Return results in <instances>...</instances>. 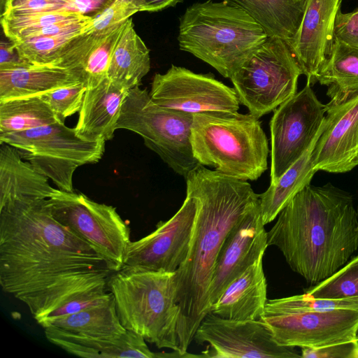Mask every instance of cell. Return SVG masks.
<instances>
[{"mask_svg":"<svg viewBox=\"0 0 358 358\" xmlns=\"http://www.w3.org/2000/svg\"><path fill=\"white\" fill-rule=\"evenodd\" d=\"M274 306L289 310L317 311L336 308L358 309V296L342 299H318L307 294L269 299Z\"/></svg>","mask_w":358,"mask_h":358,"instance_id":"35","label":"cell"},{"mask_svg":"<svg viewBox=\"0 0 358 358\" xmlns=\"http://www.w3.org/2000/svg\"><path fill=\"white\" fill-rule=\"evenodd\" d=\"M48 326L80 336L107 339L120 338L127 331L120 320L113 296L103 304L55 319L43 328Z\"/></svg>","mask_w":358,"mask_h":358,"instance_id":"28","label":"cell"},{"mask_svg":"<svg viewBox=\"0 0 358 358\" xmlns=\"http://www.w3.org/2000/svg\"><path fill=\"white\" fill-rule=\"evenodd\" d=\"M84 15L71 10L38 12L27 14H8L1 17V25L5 36L14 41L20 34L51 24L85 19Z\"/></svg>","mask_w":358,"mask_h":358,"instance_id":"30","label":"cell"},{"mask_svg":"<svg viewBox=\"0 0 358 358\" xmlns=\"http://www.w3.org/2000/svg\"><path fill=\"white\" fill-rule=\"evenodd\" d=\"M279 345L320 348L358 336V309L296 311L278 308L269 300L261 320Z\"/></svg>","mask_w":358,"mask_h":358,"instance_id":"12","label":"cell"},{"mask_svg":"<svg viewBox=\"0 0 358 358\" xmlns=\"http://www.w3.org/2000/svg\"><path fill=\"white\" fill-rule=\"evenodd\" d=\"M74 36H38L14 43L20 56L31 64L52 66L62 47Z\"/></svg>","mask_w":358,"mask_h":358,"instance_id":"33","label":"cell"},{"mask_svg":"<svg viewBox=\"0 0 358 358\" xmlns=\"http://www.w3.org/2000/svg\"><path fill=\"white\" fill-rule=\"evenodd\" d=\"M318 138L276 182L270 183L268 188L259 194L264 225L273 221L288 202L303 188L310 184L317 172L313 166L312 152Z\"/></svg>","mask_w":358,"mask_h":358,"instance_id":"27","label":"cell"},{"mask_svg":"<svg viewBox=\"0 0 358 358\" xmlns=\"http://www.w3.org/2000/svg\"><path fill=\"white\" fill-rule=\"evenodd\" d=\"M47 203L54 218L88 243L102 257L109 270L124 266L131 242L130 229L112 206L86 195L56 189Z\"/></svg>","mask_w":358,"mask_h":358,"instance_id":"10","label":"cell"},{"mask_svg":"<svg viewBox=\"0 0 358 358\" xmlns=\"http://www.w3.org/2000/svg\"><path fill=\"white\" fill-rule=\"evenodd\" d=\"M301 74L289 43L268 37L230 80L240 103L259 119L296 94Z\"/></svg>","mask_w":358,"mask_h":358,"instance_id":"9","label":"cell"},{"mask_svg":"<svg viewBox=\"0 0 358 358\" xmlns=\"http://www.w3.org/2000/svg\"><path fill=\"white\" fill-rule=\"evenodd\" d=\"M222 1L245 11L268 37L280 38L289 45L300 26L306 0Z\"/></svg>","mask_w":358,"mask_h":358,"instance_id":"25","label":"cell"},{"mask_svg":"<svg viewBox=\"0 0 358 358\" xmlns=\"http://www.w3.org/2000/svg\"><path fill=\"white\" fill-rule=\"evenodd\" d=\"M190 141L200 164L230 177L255 180L268 168V139L259 119L250 113L194 114Z\"/></svg>","mask_w":358,"mask_h":358,"instance_id":"6","label":"cell"},{"mask_svg":"<svg viewBox=\"0 0 358 358\" xmlns=\"http://www.w3.org/2000/svg\"><path fill=\"white\" fill-rule=\"evenodd\" d=\"M141 7V12H158L173 7L183 0H137Z\"/></svg>","mask_w":358,"mask_h":358,"instance_id":"43","label":"cell"},{"mask_svg":"<svg viewBox=\"0 0 358 358\" xmlns=\"http://www.w3.org/2000/svg\"><path fill=\"white\" fill-rule=\"evenodd\" d=\"M186 195L197 212L185 261L175 272L178 354L187 349L210 313L209 287L222 246L231 229L259 201L250 183L197 165L186 176Z\"/></svg>","mask_w":358,"mask_h":358,"instance_id":"2","label":"cell"},{"mask_svg":"<svg viewBox=\"0 0 358 358\" xmlns=\"http://www.w3.org/2000/svg\"><path fill=\"white\" fill-rule=\"evenodd\" d=\"M196 212V199L186 195L182 205L172 217L160 221L152 232L129 243L124 266L151 271L176 272L188 255Z\"/></svg>","mask_w":358,"mask_h":358,"instance_id":"15","label":"cell"},{"mask_svg":"<svg viewBox=\"0 0 358 358\" xmlns=\"http://www.w3.org/2000/svg\"><path fill=\"white\" fill-rule=\"evenodd\" d=\"M52 1L58 2V3H60L63 4V5H64L65 6H66L67 8H69V9L73 10L72 9V8H71V5H70V3H69L68 0H52Z\"/></svg>","mask_w":358,"mask_h":358,"instance_id":"44","label":"cell"},{"mask_svg":"<svg viewBox=\"0 0 358 358\" xmlns=\"http://www.w3.org/2000/svg\"><path fill=\"white\" fill-rule=\"evenodd\" d=\"M150 96L157 104L190 114L236 113L240 101L234 88L211 74L196 73L172 65L165 73H155Z\"/></svg>","mask_w":358,"mask_h":358,"instance_id":"13","label":"cell"},{"mask_svg":"<svg viewBox=\"0 0 358 358\" xmlns=\"http://www.w3.org/2000/svg\"><path fill=\"white\" fill-rule=\"evenodd\" d=\"M327 106L325 127L312 152L315 169L346 173L358 165V94Z\"/></svg>","mask_w":358,"mask_h":358,"instance_id":"17","label":"cell"},{"mask_svg":"<svg viewBox=\"0 0 358 358\" xmlns=\"http://www.w3.org/2000/svg\"><path fill=\"white\" fill-rule=\"evenodd\" d=\"M306 294L318 299L358 296V255L334 274L307 289Z\"/></svg>","mask_w":358,"mask_h":358,"instance_id":"32","label":"cell"},{"mask_svg":"<svg viewBox=\"0 0 358 358\" xmlns=\"http://www.w3.org/2000/svg\"><path fill=\"white\" fill-rule=\"evenodd\" d=\"M127 22L108 31L88 55L83 66V80L87 88L95 87L107 78L113 51Z\"/></svg>","mask_w":358,"mask_h":358,"instance_id":"31","label":"cell"},{"mask_svg":"<svg viewBox=\"0 0 358 358\" xmlns=\"http://www.w3.org/2000/svg\"><path fill=\"white\" fill-rule=\"evenodd\" d=\"M17 150L21 157L51 180L58 189L73 192L76 170L98 162L105 150V141H87L75 128L64 122L13 133H0V143Z\"/></svg>","mask_w":358,"mask_h":358,"instance_id":"8","label":"cell"},{"mask_svg":"<svg viewBox=\"0 0 358 358\" xmlns=\"http://www.w3.org/2000/svg\"><path fill=\"white\" fill-rule=\"evenodd\" d=\"M72 9L84 15L94 17L113 0H68Z\"/></svg>","mask_w":358,"mask_h":358,"instance_id":"42","label":"cell"},{"mask_svg":"<svg viewBox=\"0 0 358 358\" xmlns=\"http://www.w3.org/2000/svg\"><path fill=\"white\" fill-rule=\"evenodd\" d=\"M287 264L315 285L343 267L358 249V215L352 195L331 182L306 185L267 232Z\"/></svg>","mask_w":358,"mask_h":358,"instance_id":"3","label":"cell"},{"mask_svg":"<svg viewBox=\"0 0 358 358\" xmlns=\"http://www.w3.org/2000/svg\"><path fill=\"white\" fill-rule=\"evenodd\" d=\"M315 81L327 86V106L342 103L358 94V47L334 40Z\"/></svg>","mask_w":358,"mask_h":358,"instance_id":"24","label":"cell"},{"mask_svg":"<svg viewBox=\"0 0 358 358\" xmlns=\"http://www.w3.org/2000/svg\"><path fill=\"white\" fill-rule=\"evenodd\" d=\"M267 247L259 201L231 229L222 246L209 287L210 307L233 280L263 257Z\"/></svg>","mask_w":358,"mask_h":358,"instance_id":"16","label":"cell"},{"mask_svg":"<svg viewBox=\"0 0 358 358\" xmlns=\"http://www.w3.org/2000/svg\"><path fill=\"white\" fill-rule=\"evenodd\" d=\"M192 122V114L161 106L146 89L136 86L124 100L116 129L140 135L149 149L185 178L199 164L190 141Z\"/></svg>","mask_w":358,"mask_h":358,"instance_id":"7","label":"cell"},{"mask_svg":"<svg viewBox=\"0 0 358 358\" xmlns=\"http://www.w3.org/2000/svg\"><path fill=\"white\" fill-rule=\"evenodd\" d=\"M59 122L42 95L0 101V133H13Z\"/></svg>","mask_w":358,"mask_h":358,"instance_id":"29","label":"cell"},{"mask_svg":"<svg viewBox=\"0 0 358 358\" xmlns=\"http://www.w3.org/2000/svg\"><path fill=\"white\" fill-rule=\"evenodd\" d=\"M87 90L84 83L62 87L42 94L50 104L58 120H64L79 112Z\"/></svg>","mask_w":358,"mask_h":358,"instance_id":"36","label":"cell"},{"mask_svg":"<svg viewBox=\"0 0 358 358\" xmlns=\"http://www.w3.org/2000/svg\"><path fill=\"white\" fill-rule=\"evenodd\" d=\"M303 358H358V336L320 348H301Z\"/></svg>","mask_w":358,"mask_h":358,"instance_id":"39","label":"cell"},{"mask_svg":"<svg viewBox=\"0 0 358 358\" xmlns=\"http://www.w3.org/2000/svg\"><path fill=\"white\" fill-rule=\"evenodd\" d=\"M111 273L88 243L54 218L47 199L0 208V284L37 322L77 296L107 290Z\"/></svg>","mask_w":358,"mask_h":358,"instance_id":"1","label":"cell"},{"mask_svg":"<svg viewBox=\"0 0 358 358\" xmlns=\"http://www.w3.org/2000/svg\"><path fill=\"white\" fill-rule=\"evenodd\" d=\"M80 83V73L52 66L0 71V101L42 95Z\"/></svg>","mask_w":358,"mask_h":358,"instance_id":"23","label":"cell"},{"mask_svg":"<svg viewBox=\"0 0 358 358\" xmlns=\"http://www.w3.org/2000/svg\"><path fill=\"white\" fill-rule=\"evenodd\" d=\"M327 106L309 83L280 105L270 121L271 182L303 155L325 127Z\"/></svg>","mask_w":358,"mask_h":358,"instance_id":"11","label":"cell"},{"mask_svg":"<svg viewBox=\"0 0 358 358\" xmlns=\"http://www.w3.org/2000/svg\"><path fill=\"white\" fill-rule=\"evenodd\" d=\"M208 343L202 357L215 358H299L293 347L278 345L268 327L259 320H234L209 313L197 329L194 340Z\"/></svg>","mask_w":358,"mask_h":358,"instance_id":"14","label":"cell"},{"mask_svg":"<svg viewBox=\"0 0 358 358\" xmlns=\"http://www.w3.org/2000/svg\"><path fill=\"white\" fill-rule=\"evenodd\" d=\"M107 288L127 330L141 335L158 348L172 350L171 357H178L180 310L176 301L175 272L124 266L110 274Z\"/></svg>","mask_w":358,"mask_h":358,"instance_id":"5","label":"cell"},{"mask_svg":"<svg viewBox=\"0 0 358 358\" xmlns=\"http://www.w3.org/2000/svg\"><path fill=\"white\" fill-rule=\"evenodd\" d=\"M61 10L71 9L52 0H7L1 16L8 14H27Z\"/></svg>","mask_w":358,"mask_h":358,"instance_id":"40","label":"cell"},{"mask_svg":"<svg viewBox=\"0 0 358 358\" xmlns=\"http://www.w3.org/2000/svg\"><path fill=\"white\" fill-rule=\"evenodd\" d=\"M10 41V40H9ZM34 64L19 54L14 42L1 41L0 43V71L26 68Z\"/></svg>","mask_w":358,"mask_h":358,"instance_id":"41","label":"cell"},{"mask_svg":"<svg viewBox=\"0 0 358 358\" xmlns=\"http://www.w3.org/2000/svg\"><path fill=\"white\" fill-rule=\"evenodd\" d=\"M259 258L224 289L210 313L234 320H261L267 302V283Z\"/></svg>","mask_w":358,"mask_h":358,"instance_id":"20","label":"cell"},{"mask_svg":"<svg viewBox=\"0 0 358 358\" xmlns=\"http://www.w3.org/2000/svg\"><path fill=\"white\" fill-rule=\"evenodd\" d=\"M137 12H141L137 0H113L92 17L82 33H107L127 21Z\"/></svg>","mask_w":358,"mask_h":358,"instance_id":"34","label":"cell"},{"mask_svg":"<svg viewBox=\"0 0 358 358\" xmlns=\"http://www.w3.org/2000/svg\"><path fill=\"white\" fill-rule=\"evenodd\" d=\"M150 69V50L128 20L113 51L107 78L128 90L139 86Z\"/></svg>","mask_w":358,"mask_h":358,"instance_id":"26","label":"cell"},{"mask_svg":"<svg viewBox=\"0 0 358 358\" xmlns=\"http://www.w3.org/2000/svg\"><path fill=\"white\" fill-rule=\"evenodd\" d=\"M357 215H358V206H357Z\"/></svg>","mask_w":358,"mask_h":358,"instance_id":"46","label":"cell"},{"mask_svg":"<svg viewBox=\"0 0 358 358\" xmlns=\"http://www.w3.org/2000/svg\"><path fill=\"white\" fill-rule=\"evenodd\" d=\"M358 47V8L350 13L339 10L334 27V41Z\"/></svg>","mask_w":358,"mask_h":358,"instance_id":"38","label":"cell"},{"mask_svg":"<svg viewBox=\"0 0 358 358\" xmlns=\"http://www.w3.org/2000/svg\"><path fill=\"white\" fill-rule=\"evenodd\" d=\"M51 343L76 356L87 358H154L157 354L148 347L141 335L127 330L114 339L93 338L64 331L54 327H44Z\"/></svg>","mask_w":358,"mask_h":358,"instance_id":"22","label":"cell"},{"mask_svg":"<svg viewBox=\"0 0 358 358\" xmlns=\"http://www.w3.org/2000/svg\"><path fill=\"white\" fill-rule=\"evenodd\" d=\"M107 290H95L77 296L48 314L37 323L42 327L60 317L80 312L108 301L113 296Z\"/></svg>","mask_w":358,"mask_h":358,"instance_id":"37","label":"cell"},{"mask_svg":"<svg viewBox=\"0 0 358 358\" xmlns=\"http://www.w3.org/2000/svg\"><path fill=\"white\" fill-rule=\"evenodd\" d=\"M129 90L108 78L87 88L75 127L77 134L87 141L111 140Z\"/></svg>","mask_w":358,"mask_h":358,"instance_id":"19","label":"cell"},{"mask_svg":"<svg viewBox=\"0 0 358 358\" xmlns=\"http://www.w3.org/2000/svg\"><path fill=\"white\" fill-rule=\"evenodd\" d=\"M7 0H0V17L3 15Z\"/></svg>","mask_w":358,"mask_h":358,"instance_id":"45","label":"cell"},{"mask_svg":"<svg viewBox=\"0 0 358 358\" xmlns=\"http://www.w3.org/2000/svg\"><path fill=\"white\" fill-rule=\"evenodd\" d=\"M17 149L0 143V208L21 201L48 199L56 189Z\"/></svg>","mask_w":358,"mask_h":358,"instance_id":"21","label":"cell"},{"mask_svg":"<svg viewBox=\"0 0 358 358\" xmlns=\"http://www.w3.org/2000/svg\"><path fill=\"white\" fill-rule=\"evenodd\" d=\"M342 0H306L300 26L289 44L310 85L328 57Z\"/></svg>","mask_w":358,"mask_h":358,"instance_id":"18","label":"cell"},{"mask_svg":"<svg viewBox=\"0 0 358 358\" xmlns=\"http://www.w3.org/2000/svg\"><path fill=\"white\" fill-rule=\"evenodd\" d=\"M268 37L243 9L224 1L208 0L187 8L180 17L178 41L181 50L230 79Z\"/></svg>","mask_w":358,"mask_h":358,"instance_id":"4","label":"cell"}]
</instances>
